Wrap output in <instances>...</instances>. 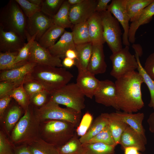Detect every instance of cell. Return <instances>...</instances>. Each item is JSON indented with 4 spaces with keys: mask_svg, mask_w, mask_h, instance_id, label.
Returning <instances> with one entry per match:
<instances>
[{
    "mask_svg": "<svg viewBox=\"0 0 154 154\" xmlns=\"http://www.w3.org/2000/svg\"><path fill=\"white\" fill-rule=\"evenodd\" d=\"M142 78L135 71L117 79L115 82L117 92V104L119 111L136 112L144 106L141 91Z\"/></svg>",
    "mask_w": 154,
    "mask_h": 154,
    "instance_id": "obj_1",
    "label": "cell"
},
{
    "mask_svg": "<svg viewBox=\"0 0 154 154\" xmlns=\"http://www.w3.org/2000/svg\"><path fill=\"white\" fill-rule=\"evenodd\" d=\"M73 76L65 68L37 64L25 80L40 83L50 94L68 84Z\"/></svg>",
    "mask_w": 154,
    "mask_h": 154,
    "instance_id": "obj_2",
    "label": "cell"
},
{
    "mask_svg": "<svg viewBox=\"0 0 154 154\" xmlns=\"http://www.w3.org/2000/svg\"><path fill=\"white\" fill-rule=\"evenodd\" d=\"M11 133V139L14 145H28L40 137V122L29 106L25 111Z\"/></svg>",
    "mask_w": 154,
    "mask_h": 154,
    "instance_id": "obj_3",
    "label": "cell"
},
{
    "mask_svg": "<svg viewBox=\"0 0 154 154\" xmlns=\"http://www.w3.org/2000/svg\"><path fill=\"white\" fill-rule=\"evenodd\" d=\"M75 127L65 121L49 120L40 122V137L58 148L66 143L74 135Z\"/></svg>",
    "mask_w": 154,
    "mask_h": 154,
    "instance_id": "obj_4",
    "label": "cell"
},
{
    "mask_svg": "<svg viewBox=\"0 0 154 154\" xmlns=\"http://www.w3.org/2000/svg\"><path fill=\"white\" fill-rule=\"evenodd\" d=\"M26 16L15 0H10L0 11V28L27 40Z\"/></svg>",
    "mask_w": 154,
    "mask_h": 154,
    "instance_id": "obj_5",
    "label": "cell"
},
{
    "mask_svg": "<svg viewBox=\"0 0 154 154\" xmlns=\"http://www.w3.org/2000/svg\"><path fill=\"white\" fill-rule=\"evenodd\" d=\"M40 122L49 120L65 121L77 127L81 118L82 113L70 108L61 107L51 99L44 105L36 109L34 112Z\"/></svg>",
    "mask_w": 154,
    "mask_h": 154,
    "instance_id": "obj_6",
    "label": "cell"
},
{
    "mask_svg": "<svg viewBox=\"0 0 154 154\" xmlns=\"http://www.w3.org/2000/svg\"><path fill=\"white\" fill-rule=\"evenodd\" d=\"M85 96L76 83H73L51 94L50 99L59 105L81 113L85 107Z\"/></svg>",
    "mask_w": 154,
    "mask_h": 154,
    "instance_id": "obj_7",
    "label": "cell"
},
{
    "mask_svg": "<svg viewBox=\"0 0 154 154\" xmlns=\"http://www.w3.org/2000/svg\"><path fill=\"white\" fill-rule=\"evenodd\" d=\"M103 29V36L112 53L122 48L121 36L123 35L119 23L108 10L99 13Z\"/></svg>",
    "mask_w": 154,
    "mask_h": 154,
    "instance_id": "obj_8",
    "label": "cell"
},
{
    "mask_svg": "<svg viewBox=\"0 0 154 154\" xmlns=\"http://www.w3.org/2000/svg\"><path fill=\"white\" fill-rule=\"evenodd\" d=\"M110 58L112 64L110 75L116 79L138 68L135 55L130 52L129 46H126L118 52L112 53Z\"/></svg>",
    "mask_w": 154,
    "mask_h": 154,
    "instance_id": "obj_9",
    "label": "cell"
},
{
    "mask_svg": "<svg viewBox=\"0 0 154 154\" xmlns=\"http://www.w3.org/2000/svg\"><path fill=\"white\" fill-rule=\"evenodd\" d=\"M27 19V41L37 34L35 40L38 42L45 32L54 24L52 18L41 11L36 13Z\"/></svg>",
    "mask_w": 154,
    "mask_h": 154,
    "instance_id": "obj_10",
    "label": "cell"
},
{
    "mask_svg": "<svg viewBox=\"0 0 154 154\" xmlns=\"http://www.w3.org/2000/svg\"><path fill=\"white\" fill-rule=\"evenodd\" d=\"M127 0H112L108 5L107 10L113 15L122 26L123 30L122 43L125 46H129L128 40L130 19L126 9Z\"/></svg>",
    "mask_w": 154,
    "mask_h": 154,
    "instance_id": "obj_11",
    "label": "cell"
},
{
    "mask_svg": "<svg viewBox=\"0 0 154 154\" xmlns=\"http://www.w3.org/2000/svg\"><path fill=\"white\" fill-rule=\"evenodd\" d=\"M28 61L45 66L63 67L60 58L52 55L48 48L42 47L35 40L32 44Z\"/></svg>",
    "mask_w": 154,
    "mask_h": 154,
    "instance_id": "obj_12",
    "label": "cell"
},
{
    "mask_svg": "<svg viewBox=\"0 0 154 154\" xmlns=\"http://www.w3.org/2000/svg\"><path fill=\"white\" fill-rule=\"evenodd\" d=\"M94 97L96 102L119 111L117 104V92L115 83L108 80L100 81V85Z\"/></svg>",
    "mask_w": 154,
    "mask_h": 154,
    "instance_id": "obj_13",
    "label": "cell"
},
{
    "mask_svg": "<svg viewBox=\"0 0 154 154\" xmlns=\"http://www.w3.org/2000/svg\"><path fill=\"white\" fill-rule=\"evenodd\" d=\"M98 1L84 0L77 5H70L69 15L73 25L87 21L95 12Z\"/></svg>",
    "mask_w": 154,
    "mask_h": 154,
    "instance_id": "obj_14",
    "label": "cell"
},
{
    "mask_svg": "<svg viewBox=\"0 0 154 154\" xmlns=\"http://www.w3.org/2000/svg\"><path fill=\"white\" fill-rule=\"evenodd\" d=\"M23 38L12 31H6L0 28V51L1 52H15L26 44Z\"/></svg>",
    "mask_w": 154,
    "mask_h": 154,
    "instance_id": "obj_15",
    "label": "cell"
},
{
    "mask_svg": "<svg viewBox=\"0 0 154 154\" xmlns=\"http://www.w3.org/2000/svg\"><path fill=\"white\" fill-rule=\"evenodd\" d=\"M78 72L76 84L85 96L92 99L100 85V81L87 70Z\"/></svg>",
    "mask_w": 154,
    "mask_h": 154,
    "instance_id": "obj_16",
    "label": "cell"
},
{
    "mask_svg": "<svg viewBox=\"0 0 154 154\" xmlns=\"http://www.w3.org/2000/svg\"><path fill=\"white\" fill-rule=\"evenodd\" d=\"M37 64L28 61L19 67L1 71L0 81H7L23 84L27 76L33 70Z\"/></svg>",
    "mask_w": 154,
    "mask_h": 154,
    "instance_id": "obj_17",
    "label": "cell"
},
{
    "mask_svg": "<svg viewBox=\"0 0 154 154\" xmlns=\"http://www.w3.org/2000/svg\"><path fill=\"white\" fill-rule=\"evenodd\" d=\"M147 142L146 138L128 125L121 135L119 144L123 149L133 146L137 147L140 151L144 152L146 150Z\"/></svg>",
    "mask_w": 154,
    "mask_h": 154,
    "instance_id": "obj_18",
    "label": "cell"
},
{
    "mask_svg": "<svg viewBox=\"0 0 154 154\" xmlns=\"http://www.w3.org/2000/svg\"><path fill=\"white\" fill-rule=\"evenodd\" d=\"M103 45H92L91 57L87 70L94 75L103 74L106 71Z\"/></svg>",
    "mask_w": 154,
    "mask_h": 154,
    "instance_id": "obj_19",
    "label": "cell"
},
{
    "mask_svg": "<svg viewBox=\"0 0 154 154\" xmlns=\"http://www.w3.org/2000/svg\"><path fill=\"white\" fill-rule=\"evenodd\" d=\"M87 22L90 42L92 45H103L105 42L100 13L95 12L87 20Z\"/></svg>",
    "mask_w": 154,
    "mask_h": 154,
    "instance_id": "obj_20",
    "label": "cell"
},
{
    "mask_svg": "<svg viewBox=\"0 0 154 154\" xmlns=\"http://www.w3.org/2000/svg\"><path fill=\"white\" fill-rule=\"evenodd\" d=\"M154 15V0L141 11L140 14L131 22L129 26L128 40L130 43L135 42V35L139 28L141 25L151 21Z\"/></svg>",
    "mask_w": 154,
    "mask_h": 154,
    "instance_id": "obj_21",
    "label": "cell"
},
{
    "mask_svg": "<svg viewBox=\"0 0 154 154\" xmlns=\"http://www.w3.org/2000/svg\"><path fill=\"white\" fill-rule=\"evenodd\" d=\"M48 49L52 55L63 59L68 50H76L72 32L65 31L56 43Z\"/></svg>",
    "mask_w": 154,
    "mask_h": 154,
    "instance_id": "obj_22",
    "label": "cell"
},
{
    "mask_svg": "<svg viewBox=\"0 0 154 154\" xmlns=\"http://www.w3.org/2000/svg\"><path fill=\"white\" fill-rule=\"evenodd\" d=\"M115 113L122 121L134 129L144 137L146 138L145 130L142 125L144 114L142 112L135 114L117 111Z\"/></svg>",
    "mask_w": 154,
    "mask_h": 154,
    "instance_id": "obj_23",
    "label": "cell"
},
{
    "mask_svg": "<svg viewBox=\"0 0 154 154\" xmlns=\"http://www.w3.org/2000/svg\"><path fill=\"white\" fill-rule=\"evenodd\" d=\"M92 44L91 42L75 44L77 58L75 66L78 71L87 70V68L92 52Z\"/></svg>",
    "mask_w": 154,
    "mask_h": 154,
    "instance_id": "obj_24",
    "label": "cell"
},
{
    "mask_svg": "<svg viewBox=\"0 0 154 154\" xmlns=\"http://www.w3.org/2000/svg\"><path fill=\"white\" fill-rule=\"evenodd\" d=\"M108 121V126L117 145L119 144L122 134L128 125L119 119L115 112L104 113Z\"/></svg>",
    "mask_w": 154,
    "mask_h": 154,
    "instance_id": "obj_25",
    "label": "cell"
},
{
    "mask_svg": "<svg viewBox=\"0 0 154 154\" xmlns=\"http://www.w3.org/2000/svg\"><path fill=\"white\" fill-rule=\"evenodd\" d=\"M65 31V29L54 24L45 32L38 42L42 47L48 48L56 43Z\"/></svg>",
    "mask_w": 154,
    "mask_h": 154,
    "instance_id": "obj_26",
    "label": "cell"
},
{
    "mask_svg": "<svg viewBox=\"0 0 154 154\" xmlns=\"http://www.w3.org/2000/svg\"><path fill=\"white\" fill-rule=\"evenodd\" d=\"M108 125V119L104 113L99 115L93 121L86 133L80 137L82 144L87 143L89 140L101 131Z\"/></svg>",
    "mask_w": 154,
    "mask_h": 154,
    "instance_id": "obj_27",
    "label": "cell"
},
{
    "mask_svg": "<svg viewBox=\"0 0 154 154\" xmlns=\"http://www.w3.org/2000/svg\"><path fill=\"white\" fill-rule=\"evenodd\" d=\"M70 6L67 1L64 0L57 13L52 18L54 24L64 29L72 28L73 25L69 17Z\"/></svg>",
    "mask_w": 154,
    "mask_h": 154,
    "instance_id": "obj_28",
    "label": "cell"
},
{
    "mask_svg": "<svg viewBox=\"0 0 154 154\" xmlns=\"http://www.w3.org/2000/svg\"><path fill=\"white\" fill-rule=\"evenodd\" d=\"M71 29L73 41L75 44L91 42L87 21L73 25Z\"/></svg>",
    "mask_w": 154,
    "mask_h": 154,
    "instance_id": "obj_29",
    "label": "cell"
},
{
    "mask_svg": "<svg viewBox=\"0 0 154 154\" xmlns=\"http://www.w3.org/2000/svg\"><path fill=\"white\" fill-rule=\"evenodd\" d=\"M32 154H59L58 148L40 137L27 145Z\"/></svg>",
    "mask_w": 154,
    "mask_h": 154,
    "instance_id": "obj_30",
    "label": "cell"
},
{
    "mask_svg": "<svg viewBox=\"0 0 154 154\" xmlns=\"http://www.w3.org/2000/svg\"><path fill=\"white\" fill-rule=\"evenodd\" d=\"M82 144V154H114L116 146L96 143Z\"/></svg>",
    "mask_w": 154,
    "mask_h": 154,
    "instance_id": "obj_31",
    "label": "cell"
},
{
    "mask_svg": "<svg viewBox=\"0 0 154 154\" xmlns=\"http://www.w3.org/2000/svg\"><path fill=\"white\" fill-rule=\"evenodd\" d=\"M153 0H127L126 9L130 19L133 21L141 11Z\"/></svg>",
    "mask_w": 154,
    "mask_h": 154,
    "instance_id": "obj_32",
    "label": "cell"
},
{
    "mask_svg": "<svg viewBox=\"0 0 154 154\" xmlns=\"http://www.w3.org/2000/svg\"><path fill=\"white\" fill-rule=\"evenodd\" d=\"M22 113L21 107L17 105H13L9 108L4 123L5 128L7 133L12 132L20 119Z\"/></svg>",
    "mask_w": 154,
    "mask_h": 154,
    "instance_id": "obj_33",
    "label": "cell"
},
{
    "mask_svg": "<svg viewBox=\"0 0 154 154\" xmlns=\"http://www.w3.org/2000/svg\"><path fill=\"white\" fill-rule=\"evenodd\" d=\"M58 148L59 154H82L83 151L82 144L76 132L68 141Z\"/></svg>",
    "mask_w": 154,
    "mask_h": 154,
    "instance_id": "obj_34",
    "label": "cell"
},
{
    "mask_svg": "<svg viewBox=\"0 0 154 154\" xmlns=\"http://www.w3.org/2000/svg\"><path fill=\"white\" fill-rule=\"evenodd\" d=\"M135 56L138 64L137 69L138 72L141 76L143 83L147 85L150 92V100L148 106L153 108L154 110V80L149 76L144 70L141 63L138 55L135 54Z\"/></svg>",
    "mask_w": 154,
    "mask_h": 154,
    "instance_id": "obj_35",
    "label": "cell"
},
{
    "mask_svg": "<svg viewBox=\"0 0 154 154\" xmlns=\"http://www.w3.org/2000/svg\"><path fill=\"white\" fill-rule=\"evenodd\" d=\"M7 95L14 99L25 111L29 107L30 98L24 90L23 84L15 88Z\"/></svg>",
    "mask_w": 154,
    "mask_h": 154,
    "instance_id": "obj_36",
    "label": "cell"
},
{
    "mask_svg": "<svg viewBox=\"0 0 154 154\" xmlns=\"http://www.w3.org/2000/svg\"><path fill=\"white\" fill-rule=\"evenodd\" d=\"M102 143L115 146L117 145L108 125L99 133L86 143Z\"/></svg>",
    "mask_w": 154,
    "mask_h": 154,
    "instance_id": "obj_37",
    "label": "cell"
},
{
    "mask_svg": "<svg viewBox=\"0 0 154 154\" xmlns=\"http://www.w3.org/2000/svg\"><path fill=\"white\" fill-rule=\"evenodd\" d=\"M64 0H43L41 11L52 18L57 13Z\"/></svg>",
    "mask_w": 154,
    "mask_h": 154,
    "instance_id": "obj_38",
    "label": "cell"
},
{
    "mask_svg": "<svg viewBox=\"0 0 154 154\" xmlns=\"http://www.w3.org/2000/svg\"><path fill=\"white\" fill-rule=\"evenodd\" d=\"M37 36L36 34L32 37L19 50L14 62L15 65L19 66L29 61L31 47Z\"/></svg>",
    "mask_w": 154,
    "mask_h": 154,
    "instance_id": "obj_39",
    "label": "cell"
},
{
    "mask_svg": "<svg viewBox=\"0 0 154 154\" xmlns=\"http://www.w3.org/2000/svg\"><path fill=\"white\" fill-rule=\"evenodd\" d=\"M18 53V51L4 52H0V70L2 71L11 69L19 67L14 64Z\"/></svg>",
    "mask_w": 154,
    "mask_h": 154,
    "instance_id": "obj_40",
    "label": "cell"
},
{
    "mask_svg": "<svg viewBox=\"0 0 154 154\" xmlns=\"http://www.w3.org/2000/svg\"><path fill=\"white\" fill-rule=\"evenodd\" d=\"M93 117L89 112H86L82 116L75 132L80 137L84 135L88 131L93 121Z\"/></svg>",
    "mask_w": 154,
    "mask_h": 154,
    "instance_id": "obj_41",
    "label": "cell"
},
{
    "mask_svg": "<svg viewBox=\"0 0 154 154\" xmlns=\"http://www.w3.org/2000/svg\"><path fill=\"white\" fill-rule=\"evenodd\" d=\"M27 18L41 11V7L35 5L28 0H15Z\"/></svg>",
    "mask_w": 154,
    "mask_h": 154,
    "instance_id": "obj_42",
    "label": "cell"
},
{
    "mask_svg": "<svg viewBox=\"0 0 154 154\" xmlns=\"http://www.w3.org/2000/svg\"><path fill=\"white\" fill-rule=\"evenodd\" d=\"M50 94L45 90L38 92L30 98V103L40 108L50 100Z\"/></svg>",
    "mask_w": 154,
    "mask_h": 154,
    "instance_id": "obj_43",
    "label": "cell"
},
{
    "mask_svg": "<svg viewBox=\"0 0 154 154\" xmlns=\"http://www.w3.org/2000/svg\"><path fill=\"white\" fill-rule=\"evenodd\" d=\"M16 147L4 133L0 132V154H14Z\"/></svg>",
    "mask_w": 154,
    "mask_h": 154,
    "instance_id": "obj_44",
    "label": "cell"
},
{
    "mask_svg": "<svg viewBox=\"0 0 154 154\" xmlns=\"http://www.w3.org/2000/svg\"><path fill=\"white\" fill-rule=\"evenodd\" d=\"M23 85L30 98L36 93L45 90L40 83L33 80H25Z\"/></svg>",
    "mask_w": 154,
    "mask_h": 154,
    "instance_id": "obj_45",
    "label": "cell"
},
{
    "mask_svg": "<svg viewBox=\"0 0 154 154\" xmlns=\"http://www.w3.org/2000/svg\"><path fill=\"white\" fill-rule=\"evenodd\" d=\"M21 84L18 83L7 81H0V98L7 95L10 92Z\"/></svg>",
    "mask_w": 154,
    "mask_h": 154,
    "instance_id": "obj_46",
    "label": "cell"
},
{
    "mask_svg": "<svg viewBox=\"0 0 154 154\" xmlns=\"http://www.w3.org/2000/svg\"><path fill=\"white\" fill-rule=\"evenodd\" d=\"M143 68L147 74L154 80V52L147 58Z\"/></svg>",
    "mask_w": 154,
    "mask_h": 154,
    "instance_id": "obj_47",
    "label": "cell"
},
{
    "mask_svg": "<svg viewBox=\"0 0 154 154\" xmlns=\"http://www.w3.org/2000/svg\"><path fill=\"white\" fill-rule=\"evenodd\" d=\"M12 98L9 95H6L0 99V117L3 118L6 110Z\"/></svg>",
    "mask_w": 154,
    "mask_h": 154,
    "instance_id": "obj_48",
    "label": "cell"
},
{
    "mask_svg": "<svg viewBox=\"0 0 154 154\" xmlns=\"http://www.w3.org/2000/svg\"><path fill=\"white\" fill-rule=\"evenodd\" d=\"M95 8V11L99 13L105 11L107 10L108 4L111 0H98Z\"/></svg>",
    "mask_w": 154,
    "mask_h": 154,
    "instance_id": "obj_49",
    "label": "cell"
},
{
    "mask_svg": "<svg viewBox=\"0 0 154 154\" xmlns=\"http://www.w3.org/2000/svg\"><path fill=\"white\" fill-rule=\"evenodd\" d=\"M14 154H32L27 145H22L16 147Z\"/></svg>",
    "mask_w": 154,
    "mask_h": 154,
    "instance_id": "obj_50",
    "label": "cell"
},
{
    "mask_svg": "<svg viewBox=\"0 0 154 154\" xmlns=\"http://www.w3.org/2000/svg\"><path fill=\"white\" fill-rule=\"evenodd\" d=\"M149 131L153 135L154 139V111L149 115L147 120Z\"/></svg>",
    "mask_w": 154,
    "mask_h": 154,
    "instance_id": "obj_51",
    "label": "cell"
},
{
    "mask_svg": "<svg viewBox=\"0 0 154 154\" xmlns=\"http://www.w3.org/2000/svg\"><path fill=\"white\" fill-rule=\"evenodd\" d=\"M63 66L65 68H70L76 65V60L65 57L62 62Z\"/></svg>",
    "mask_w": 154,
    "mask_h": 154,
    "instance_id": "obj_52",
    "label": "cell"
},
{
    "mask_svg": "<svg viewBox=\"0 0 154 154\" xmlns=\"http://www.w3.org/2000/svg\"><path fill=\"white\" fill-rule=\"evenodd\" d=\"M123 149L124 154H140L138 149L135 147H128L125 148Z\"/></svg>",
    "mask_w": 154,
    "mask_h": 154,
    "instance_id": "obj_53",
    "label": "cell"
},
{
    "mask_svg": "<svg viewBox=\"0 0 154 154\" xmlns=\"http://www.w3.org/2000/svg\"><path fill=\"white\" fill-rule=\"evenodd\" d=\"M65 57L76 60L77 58V54L76 50L69 49L66 52Z\"/></svg>",
    "mask_w": 154,
    "mask_h": 154,
    "instance_id": "obj_54",
    "label": "cell"
},
{
    "mask_svg": "<svg viewBox=\"0 0 154 154\" xmlns=\"http://www.w3.org/2000/svg\"><path fill=\"white\" fill-rule=\"evenodd\" d=\"M132 47L134 50L135 54H137L139 57L142 56L143 54V52L141 45L139 44H133Z\"/></svg>",
    "mask_w": 154,
    "mask_h": 154,
    "instance_id": "obj_55",
    "label": "cell"
},
{
    "mask_svg": "<svg viewBox=\"0 0 154 154\" xmlns=\"http://www.w3.org/2000/svg\"><path fill=\"white\" fill-rule=\"evenodd\" d=\"M84 0H67L70 5H73L79 4L84 1Z\"/></svg>",
    "mask_w": 154,
    "mask_h": 154,
    "instance_id": "obj_56",
    "label": "cell"
},
{
    "mask_svg": "<svg viewBox=\"0 0 154 154\" xmlns=\"http://www.w3.org/2000/svg\"><path fill=\"white\" fill-rule=\"evenodd\" d=\"M33 4L40 6H41L43 0H28Z\"/></svg>",
    "mask_w": 154,
    "mask_h": 154,
    "instance_id": "obj_57",
    "label": "cell"
}]
</instances>
